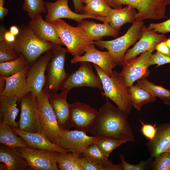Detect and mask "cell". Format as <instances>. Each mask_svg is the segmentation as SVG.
<instances>
[{
	"label": "cell",
	"mask_w": 170,
	"mask_h": 170,
	"mask_svg": "<svg viewBox=\"0 0 170 170\" xmlns=\"http://www.w3.org/2000/svg\"><path fill=\"white\" fill-rule=\"evenodd\" d=\"M78 26L95 41L101 40L105 36L116 37L119 35V31L114 29L107 23L98 24L82 20L78 23Z\"/></svg>",
	"instance_id": "cell-26"
},
{
	"label": "cell",
	"mask_w": 170,
	"mask_h": 170,
	"mask_svg": "<svg viewBox=\"0 0 170 170\" xmlns=\"http://www.w3.org/2000/svg\"><path fill=\"white\" fill-rule=\"evenodd\" d=\"M31 170H58V152L28 147L17 148Z\"/></svg>",
	"instance_id": "cell-12"
},
{
	"label": "cell",
	"mask_w": 170,
	"mask_h": 170,
	"mask_svg": "<svg viewBox=\"0 0 170 170\" xmlns=\"http://www.w3.org/2000/svg\"><path fill=\"white\" fill-rule=\"evenodd\" d=\"M126 142L121 140L105 137H99L95 144L102 152L108 157L114 149Z\"/></svg>",
	"instance_id": "cell-36"
},
{
	"label": "cell",
	"mask_w": 170,
	"mask_h": 170,
	"mask_svg": "<svg viewBox=\"0 0 170 170\" xmlns=\"http://www.w3.org/2000/svg\"><path fill=\"white\" fill-rule=\"evenodd\" d=\"M139 121L142 125L140 131L144 136L148 140H152L155 137L157 131V128L156 127V124L153 125L145 123L140 120Z\"/></svg>",
	"instance_id": "cell-41"
},
{
	"label": "cell",
	"mask_w": 170,
	"mask_h": 170,
	"mask_svg": "<svg viewBox=\"0 0 170 170\" xmlns=\"http://www.w3.org/2000/svg\"><path fill=\"white\" fill-rule=\"evenodd\" d=\"M81 163L84 170H106L103 167L94 163L82 155L81 156Z\"/></svg>",
	"instance_id": "cell-43"
},
{
	"label": "cell",
	"mask_w": 170,
	"mask_h": 170,
	"mask_svg": "<svg viewBox=\"0 0 170 170\" xmlns=\"http://www.w3.org/2000/svg\"><path fill=\"white\" fill-rule=\"evenodd\" d=\"M28 26L40 39L64 46L53 24L44 20L41 14H38L31 19L29 22Z\"/></svg>",
	"instance_id": "cell-22"
},
{
	"label": "cell",
	"mask_w": 170,
	"mask_h": 170,
	"mask_svg": "<svg viewBox=\"0 0 170 170\" xmlns=\"http://www.w3.org/2000/svg\"><path fill=\"white\" fill-rule=\"evenodd\" d=\"M16 36L12 34L9 31L6 30L4 27H1L0 41H5L9 43H12L16 40Z\"/></svg>",
	"instance_id": "cell-44"
},
{
	"label": "cell",
	"mask_w": 170,
	"mask_h": 170,
	"mask_svg": "<svg viewBox=\"0 0 170 170\" xmlns=\"http://www.w3.org/2000/svg\"><path fill=\"white\" fill-rule=\"evenodd\" d=\"M52 55V50H48L29 66L26 82L30 92L36 97L42 92L45 86V71Z\"/></svg>",
	"instance_id": "cell-14"
},
{
	"label": "cell",
	"mask_w": 170,
	"mask_h": 170,
	"mask_svg": "<svg viewBox=\"0 0 170 170\" xmlns=\"http://www.w3.org/2000/svg\"><path fill=\"white\" fill-rule=\"evenodd\" d=\"M79 64L77 70L68 75L61 85L60 91L68 93L74 88L87 87L97 88L103 91L100 78L94 72L92 65L87 61L79 62Z\"/></svg>",
	"instance_id": "cell-9"
},
{
	"label": "cell",
	"mask_w": 170,
	"mask_h": 170,
	"mask_svg": "<svg viewBox=\"0 0 170 170\" xmlns=\"http://www.w3.org/2000/svg\"><path fill=\"white\" fill-rule=\"evenodd\" d=\"M82 155L88 157L94 163L103 167L106 170H123L121 163H113L95 143L90 144Z\"/></svg>",
	"instance_id": "cell-28"
},
{
	"label": "cell",
	"mask_w": 170,
	"mask_h": 170,
	"mask_svg": "<svg viewBox=\"0 0 170 170\" xmlns=\"http://www.w3.org/2000/svg\"><path fill=\"white\" fill-rule=\"evenodd\" d=\"M20 55L14 43H8L4 40L0 41V63L16 60Z\"/></svg>",
	"instance_id": "cell-37"
},
{
	"label": "cell",
	"mask_w": 170,
	"mask_h": 170,
	"mask_svg": "<svg viewBox=\"0 0 170 170\" xmlns=\"http://www.w3.org/2000/svg\"><path fill=\"white\" fill-rule=\"evenodd\" d=\"M129 96L133 106L138 111H140L144 104L152 103L156 100V97L140 87L137 84L128 88Z\"/></svg>",
	"instance_id": "cell-29"
},
{
	"label": "cell",
	"mask_w": 170,
	"mask_h": 170,
	"mask_svg": "<svg viewBox=\"0 0 170 170\" xmlns=\"http://www.w3.org/2000/svg\"><path fill=\"white\" fill-rule=\"evenodd\" d=\"M0 170H31L29 164L17 148L0 144Z\"/></svg>",
	"instance_id": "cell-21"
},
{
	"label": "cell",
	"mask_w": 170,
	"mask_h": 170,
	"mask_svg": "<svg viewBox=\"0 0 170 170\" xmlns=\"http://www.w3.org/2000/svg\"><path fill=\"white\" fill-rule=\"evenodd\" d=\"M68 92L61 91L50 94L48 100L56 117L58 125L61 130H69L73 127L71 120L70 104L67 100Z\"/></svg>",
	"instance_id": "cell-19"
},
{
	"label": "cell",
	"mask_w": 170,
	"mask_h": 170,
	"mask_svg": "<svg viewBox=\"0 0 170 170\" xmlns=\"http://www.w3.org/2000/svg\"><path fill=\"white\" fill-rule=\"evenodd\" d=\"M29 65L30 64L21 54L16 60L1 62L0 77L3 78L11 76Z\"/></svg>",
	"instance_id": "cell-34"
},
{
	"label": "cell",
	"mask_w": 170,
	"mask_h": 170,
	"mask_svg": "<svg viewBox=\"0 0 170 170\" xmlns=\"http://www.w3.org/2000/svg\"><path fill=\"white\" fill-rule=\"evenodd\" d=\"M165 41L167 46L170 50V38H167Z\"/></svg>",
	"instance_id": "cell-49"
},
{
	"label": "cell",
	"mask_w": 170,
	"mask_h": 170,
	"mask_svg": "<svg viewBox=\"0 0 170 170\" xmlns=\"http://www.w3.org/2000/svg\"><path fill=\"white\" fill-rule=\"evenodd\" d=\"M93 65L101 81L103 88L101 93L102 96L110 99L125 113H130L133 105L128 93V88L120 73L114 70L113 75L110 76L96 65L93 64Z\"/></svg>",
	"instance_id": "cell-2"
},
{
	"label": "cell",
	"mask_w": 170,
	"mask_h": 170,
	"mask_svg": "<svg viewBox=\"0 0 170 170\" xmlns=\"http://www.w3.org/2000/svg\"><path fill=\"white\" fill-rule=\"evenodd\" d=\"M123 170H146L151 166L154 158L150 157L145 160L141 161L139 164H132L127 162L125 160V156L120 154Z\"/></svg>",
	"instance_id": "cell-38"
},
{
	"label": "cell",
	"mask_w": 170,
	"mask_h": 170,
	"mask_svg": "<svg viewBox=\"0 0 170 170\" xmlns=\"http://www.w3.org/2000/svg\"><path fill=\"white\" fill-rule=\"evenodd\" d=\"M70 105L71 120L73 127L76 130L89 133L98 111L89 105L81 101L73 102Z\"/></svg>",
	"instance_id": "cell-15"
},
{
	"label": "cell",
	"mask_w": 170,
	"mask_h": 170,
	"mask_svg": "<svg viewBox=\"0 0 170 170\" xmlns=\"http://www.w3.org/2000/svg\"><path fill=\"white\" fill-rule=\"evenodd\" d=\"M52 23L68 52L73 57L81 56L90 46L95 44L94 39L78 26H71L61 19Z\"/></svg>",
	"instance_id": "cell-3"
},
{
	"label": "cell",
	"mask_w": 170,
	"mask_h": 170,
	"mask_svg": "<svg viewBox=\"0 0 170 170\" xmlns=\"http://www.w3.org/2000/svg\"><path fill=\"white\" fill-rule=\"evenodd\" d=\"M114 9L122 8L126 5L137 10L136 20L146 19L158 20L167 17L165 15L166 7L170 4V0H105Z\"/></svg>",
	"instance_id": "cell-5"
},
{
	"label": "cell",
	"mask_w": 170,
	"mask_h": 170,
	"mask_svg": "<svg viewBox=\"0 0 170 170\" xmlns=\"http://www.w3.org/2000/svg\"><path fill=\"white\" fill-rule=\"evenodd\" d=\"M168 63H170V56L163 55L157 51L152 54L150 56L149 61L150 66L157 64L156 67H157Z\"/></svg>",
	"instance_id": "cell-40"
},
{
	"label": "cell",
	"mask_w": 170,
	"mask_h": 170,
	"mask_svg": "<svg viewBox=\"0 0 170 170\" xmlns=\"http://www.w3.org/2000/svg\"><path fill=\"white\" fill-rule=\"evenodd\" d=\"M146 145L150 156L154 158L163 153H170V123L158 128L155 137Z\"/></svg>",
	"instance_id": "cell-24"
},
{
	"label": "cell",
	"mask_w": 170,
	"mask_h": 170,
	"mask_svg": "<svg viewBox=\"0 0 170 170\" xmlns=\"http://www.w3.org/2000/svg\"><path fill=\"white\" fill-rule=\"evenodd\" d=\"M23 10L28 13L31 19L37 15L47 13L45 3L43 0H23Z\"/></svg>",
	"instance_id": "cell-35"
},
{
	"label": "cell",
	"mask_w": 170,
	"mask_h": 170,
	"mask_svg": "<svg viewBox=\"0 0 170 170\" xmlns=\"http://www.w3.org/2000/svg\"><path fill=\"white\" fill-rule=\"evenodd\" d=\"M137 13L134 8L129 6L119 9L111 8L105 17V23H109L114 29L119 31L125 23H133L136 20Z\"/></svg>",
	"instance_id": "cell-27"
},
{
	"label": "cell",
	"mask_w": 170,
	"mask_h": 170,
	"mask_svg": "<svg viewBox=\"0 0 170 170\" xmlns=\"http://www.w3.org/2000/svg\"><path fill=\"white\" fill-rule=\"evenodd\" d=\"M165 41L158 43L155 47V50L163 55L170 56V50L167 46Z\"/></svg>",
	"instance_id": "cell-45"
},
{
	"label": "cell",
	"mask_w": 170,
	"mask_h": 170,
	"mask_svg": "<svg viewBox=\"0 0 170 170\" xmlns=\"http://www.w3.org/2000/svg\"><path fill=\"white\" fill-rule=\"evenodd\" d=\"M49 94L43 89L36 97L41 127V132L50 142L57 144L62 130L48 100Z\"/></svg>",
	"instance_id": "cell-8"
},
{
	"label": "cell",
	"mask_w": 170,
	"mask_h": 170,
	"mask_svg": "<svg viewBox=\"0 0 170 170\" xmlns=\"http://www.w3.org/2000/svg\"><path fill=\"white\" fill-rule=\"evenodd\" d=\"M151 167L154 170H170V153H163L155 157Z\"/></svg>",
	"instance_id": "cell-39"
},
{
	"label": "cell",
	"mask_w": 170,
	"mask_h": 170,
	"mask_svg": "<svg viewBox=\"0 0 170 170\" xmlns=\"http://www.w3.org/2000/svg\"><path fill=\"white\" fill-rule=\"evenodd\" d=\"M111 8L105 0H92L84 5L82 14L97 18L99 20L105 23V17Z\"/></svg>",
	"instance_id": "cell-31"
},
{
	"label": "cell",
	"mask_w": 170,
	"mask_h": 170,
	"mask_svg": "<svg viewBox=\"0 0 170 170\" xmlns=\"http://www.w3.org/2000/svg\"><path fill=\"white\" fill-rule=\"evenodd\" d=\"M127 118L128 114L114 106L105 97V102L98 110L89 133L93 136L134 142Z\"/></svg>",
	"instance_id": "cell-1"
},
{
	"label": "cell",
	"mask_w": 170,
	"mask_h": 170,
	"mask_svg": "<svg viewBox=\"0 0 170 170\" xmlns=\"http://www.w3.org/2000/svg\"><path fill=\"white\" fill-rule=\"evenodd\" d=\"M155 32L164 34L170 32V18L160 23H151L148 27Z\"/></svg>",
	"instance_id": "cell-42"
},
{
	"label": "cell",
	"mask_w": 170,
	"mask_h": 170,
	"mask_svg": "<svg viewBox=\"0 0 170 170\" xmlns=\"http://www.w3.org/2000/svg\"><path fill=\"white\" fill-rule=\"evenodd\" d=\"M167 39L164 34H158L144 25L140 38L133 47L126 52L122 64L143 52L148 51L153 52L158 43Z\"/></svg>",
	"instance_id": "cell-16"
},
{
	"label": "cell",
	"mask_w": 170,
	"mask_h": 170,
	"mask_svg": "<svg viewBox=\"0 0 170 170\" xmlns=\"http://www.w3.org/2000/svg\"><path fill=\"white\" fill-rule=\"evenodd\" d=\"M20 102L21 110L18 129L27 132H41L36 97L30 92L22 97Z\"/></svg>",
	"instance_id": "cell-10"
},
{
	"label": "cell",
	"mask_w": 170,
	"mask_h": 170,
	"mask_svg": "<svg viewBox=\"0 0 170 170\" xmlns=\"http://www.w3.org/2000/svg\"><path fill=\"white\" fill-rule=\"evenodd\" d=\"M16 134L11 127L0 122V144L13 148L28 147L25 141Z\"/></svg>",
	"instance_id": "cell-30"
},
{
	"label": "cell",
	"mask_w": 170,
	"mask_h": 170,
	"mask_svg": "<svg viewBox=\"0 0 170 170\" xmlns=\"http://www.w3.org/2000/svg\"><path fill=\"white\" fill-rule=\"evenodd\" d=\"M58 152V166L60 170H84L81 163L82 155L73 152Z\"/></svg>",
	"instance_id": "cell-32"
},
{
	"label": "cell",
	"mask_w": 170,
	"mask_h": 170,
	"mask_svg": "<svg viewBox=\"0 0 170 170\" xmlns=\"http://www.w3.org/2000/svg\"><path fill=\"white\" fill-rule=\"evenodd\" d=\"M4 0H0V20L3 21L8 11V8L4 7Z\"/></svg>",
	"instance_id": "cell-47"
},
{
	"label": "cell",
	"mask_w": 170,
	"mask_h": 170,
	"mask_svg": "<svg viewBox=\"0 0 170 170\" xmlns=\"http://www.w3.org/2000/svg\"><path fill=\"white\" fill-rule=\"evenodd\" d=\"M47 10L45 20L52 23L63 18L73 20L78 23L85 19L98 18L91 15L80 14L72 11L68 4V0H57L54 2H47L45 3Z\"/></svg>",
	"instance_id": "cell-18"
},
{
	"label": "cell",
	"mask_w": 170,
	"mask_h": 170,
	"mask_svg": "<svg viewBox=\"0 0 170 170\" xmlns=\"http://www.w3.org/2000/svg\"><path fill=\"white\" fill-rule=\"evenodd\" d=\"M137 81V84L140 87L147 91L153 96L160 98L165 104L170 106V89L155 84L146 78Z\"/></svg>",
	"instance_id": "cell-33"
},
{
	"label": "cell",
	"mask_w": 170,
	"mask_h": 170,
	"mask_svg": "<svg viewBox=\"0 0 170 170\" xmlns=\"http://www.w3.org/2000/svg\"></svg>",
	"instance_id": "cell-51"
},
{
	"label": "cell",
	"mask_w": 170,
	"mask_h": 170,
	"mask_svg": "<svg viewBox=\"0 0 170 170\" xmlns=\"http://www.w3.org/2000/svg\"><path fill=\"white\" fill-rule=\"evenodd\" d=\"M18 99L16 96L0 95V122L18 128L15 119L19 109L17 106Z\"/></svg>",
	"instance_id": "cell-25"
},
{
	"label": "cell",
	"mask_w": 170,
	"mask_h": 170,
	"mask_svg": "<svg viewBox=\"0 0 170 170\" xmlns=\"http://www.w3.org/2000/svg\"><path fill=\"white\" fill-rule=\"evenodd\" d=\"M74 7L75 12L82 14V9L84 6L82 0H73Z\"/></svg>",
	"instance_id": "cell-46"
},
{
	"label": "cell",
	"mask_w": 170,
	"mask_h": 170,
	"mask_svg": "<svg viewBox=\"0 0 170 170\" xmlns=\"http://www.w3.org/2000/svg\"><path fill=\"white\" fill-rule=\"evenodd\" d=\"M11 128L17 135L25 141L28 147L57 152H70L68 150L52 143L41 132H29L13 127Z\"/></svg>",
	"instance_id": "cell-23"
},
{
	"label": "cell",
	"mask_w": 170,
	"mask_h": 170,
	"mask_svg": "<svg viewBox=\"0 0 170 170\" xmlns=\"http://www.w3.org/2000/svg\"><path fill=\"white\" fill-rule=\"evenodd\" d=\"M30 65L11 76L2 78L4 79L5 84L4 89L0 93V95L16 96L18 99L19 102L22 97L30 92L26 82Z\"/></svg>",
	"instance_id": "cell-20"
},
{
	"label": "cell",
	"mask_w": 170,
	"mask_h": 170,
	"mask_svg": "<svg viewBox=\"0 0 170 170\" xmlns=\"http://www.w3.org/2000/svg\"><path fill=\"white\" fill-rule=\"evenodd\" d=\"M144 22L135 20L123 36L110 41H95L99 47L105 48L110 53L116 65H122L123 58L128 48L139 39Z\"/></svg>",
	"instance_id": "cell-6"
},
{
	"label": "cell",
	"mask_w": 170,
	"mask_h": 170,
	"mask_svg": "<svg viewBox=\"0 0 170 170\" xmlns=\"http://www.w3.org/2000/svg\"><path fill=\"white\" fill-rule=\"evenodd\" d=\"M52 51V56L46 69V82L43 89L49 94L60 90L68 75L65 68V56L68 52L67 48L54 44Z\"/></svg>",
	"instance_id": "cell-7"
},
{
	"label": "cell",
	"mask_w": 170,
	"mask_h": 170,
	"mask_svg": "<svg viewBox=\"0 0 170 170\" xmlns=\"http://www.w3.org/2000/svg\"><path fill=\"white\" fill-rule=\"evenodd\" d=\"M99 137L89 136L86 133L76 130H62L57 145L70 152L82 155L91 144L95 143Z\"/></svg>",
	"instance_id": "cell-13"
},
{
	"label": "cell",
	"mask_w": 170,
	"mask_h": 170,
	"mask_svg": "<svg viewBox=\"0 0 170 170\" xmlns=\"http://www.w3.org/2000/svg\"><path fill=\"white\" fill-rule=\"evenodd\" d=\"M152 52L148 51L143 52L139 57L122 63V69L120 73L127 87L132 86L136 81L149 76L150 71L148 68Z\"/></svg>",
	"instance_id": "cell-11"
},
{
	"label": "cell",
	"mask_w": 170,
	"mask_h": 170,
	"mask_svg": "<svg viewBox=\"0 0 170 170\" xmlns=\"http://www.w3.org/2000/svg\"><path fill=\"white\" fill-rule=\"evenodd\" d=\"M92 0H82L83 3H84L85 4L89 2Z\"/></svg>",
	"instance_id": "cell-50"
},
{
	"label": "cell",
	"mask_w": 170,
	"mask_h": 170,
	"mask_svg": "<svg viewBox=\"0 0 170 170\" xmlns=\"http://www.w3.org/2000/svg\"><path fill=\"white\" fill-rule=\"evenodd\" d=\"M20 29V33L14 44L17 51L24 56L30 64L42 54L53 48L54 44L38 38L29 26L22 25Z\"/></svg>",
	"instance_id": "cell-4"
},
{
	"label": "cell",
	"mask_w": 170,
	"mask_h": 170,
	"mask_svg": "<svg viewBox=\"0 0 170 170\" xmlns=\"http://www.w3.org/2000/svg\"><path fill=\"white\" fill-rule=\"evenodd\" d=\"M82 61L92 62L98 66L107 75L112 76L113 68L116 65L108 51H102L97 49L94 44L90 46L83 55L73 57L71 64Z\"/></svg>",
	"instance_id": "cell-17"
},
{
	"label": "cell",
	"mask_w": 170,
	"mask_h": 170,
	"mask_svg": "<svg viewBox=\"0 0 170 170\" xmlns=\"http://www.w3.org/2000/svg\"><path fill=\"white\" fill-rule=\"evenodd\" d=\"M9 31L16 36H18L20 32V29L17 26L14 25L11 26Z\"/></svg>",
	"instance_id": "cell-48"
}]
</instances>
